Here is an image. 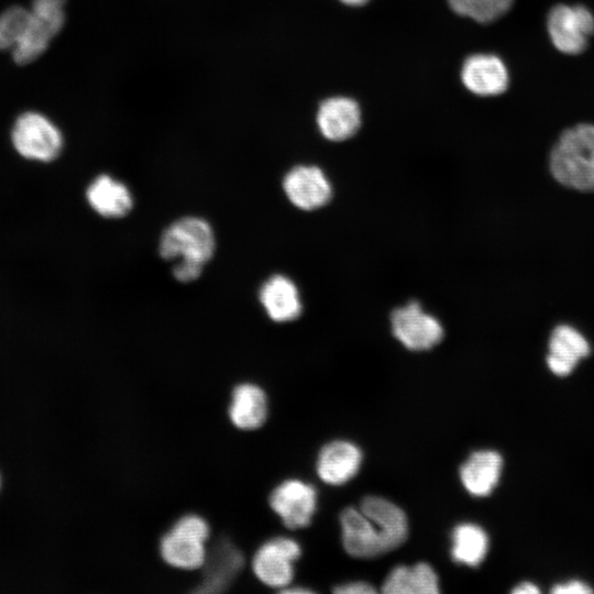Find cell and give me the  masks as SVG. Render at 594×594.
<instances>
[{
  "label": "cell",
  "mask_w": 594,
  "mask_h": 594,
  "mask_svg": "<svg viewBox=\"0 0 594 594\" xmlns=\"http://www.w3.org/2000/svg\"><path fill=\"white\" fill-rule=\"evenodd\" d=\"M340 521L343 548L354 558L385 554L402 546L408 537L404 510L380 496L364 497L359 508H344Z\"/></svg>",
  "instance_id": "1"
},
{
  "label": "cell",
  "mask_w": 594,
  "mask_h": 594,
  "mask_svg": "<svg viewBox=\"0 0 594 594\" xmlns=\"http://www.w3.org/2000/svg\"><path fill=\"white\" fill-rule=\"evenodd\" d=\"M549 165L561 185L594 191V124L579 123L565 129L551 150Z\"/></svg>",
  "instance_id": "2"
},
{
  "label": "cell",
  "mask_w": 594,
  "mask_h": 594,
  "mask_svg": "<svg viewBox=\"0 0 594 594\" xmlns=\"http://www.w3.org/2000/svg\"><path fill=\"white\" fill-rule=\"evenodd\" d=\"M216 238L210 224L198 217H185L163 232L158 252L167 261H185L205 265L213 255Z\"/></svg>",
  "instance_id": "3"
},
{
  "label": "cell",
  "mask_w": 594,
  "mask_h": 594,
  "mask_svg": "<svg viewBox=\"0 0 594 594\" xmlns=\"http://www.w3.org/2000/svg\"><path fill=\"white\" fill-rule=\"evenodd\" d=\"M209 535V525L202 517L194 514L180 517L160 541L162 559L177 569L201 568L207 558Z\"/></svg>",
  "instance_id": "4"
},
{
  "label": "cell",
  "mask_w": 594,
  "mask_h": 594,
  "mask_svg": "<svg viewBox=\"0 0 594 594\" xmlns=\"http://www.w3.org/2000/svg\"><path fill=\"white\" fill-rule=\"evenodd\" d=\"M547 32L554 48L565 55H578L594 35V13L584 4L558 3L547 15Z\"/></svg>",
  "instance_id": "5"
},
{
  "label": "cell",
  "mask_w": 594,
  "mask_h": 594,
  "mask_svg": "<svg viewBox=\"0 0 594 594\" xmlns=\"http://www.w3.org/2000/svg\"><path fill=\"white\" fill-rule=\"evenodd\" d=\"M66 0H32L28 30L11 51L15 63L25 65L40 57L65 23Z\"/></svg>",
  "instance_id": "6"
},
{
  "label": "cell",
  "mask_w": 594,
  "mask_h": 594,
  "mask_svg": "<svg viewBox=\"0 0 594 594\" xmlns=\"http://www.w3.org/2000/svg\"><path fill=\"white\" fill-rule=\"evenodd\" d=\"M11 140L15 151L28 160L51 162L63 148L59 129L36 111L21 113L13 123Z\"/></svg>",
  "instance_id": "7"
},
{
  "label": "cell",
  "mask_w": 594,
  "mask_h": 594,
  "mask_svg": "<svg viewBox=\"0 0 594 594\" xmlns=\"http://www.w3.org/2000/svg\"><path fill=\"white\" fill-rule=\"evenodd\" d=\"M395 338L408 350L426 351L436 346L443 338V327L419 302L410 301L395 309L391 316Z\"/></svg>",
  "instance_id": "8"
},
{
  "label": "cell",
  "mask_w": 594,
  "mask_h": 594,
  "mask_svg": "<svg viewBox=\"0 0 594 594\" xmlns=\"http://www.w3.org/2000/svg\"><path fill=\"white\" fill-rule=\"evenodd\" d=\"M299 544L288 537H275L255 552L252 569L265 585L276 588L288 586L294 578V562L299 559Z\"/></svg>",
  "instance_id": "9"
},
{
  "label": "cell",
  "mask_w": 594,
  "mask_h": 594,
  "mask_svg": "<svg viewBox=\"0 0 594 594\" xmlns=\"http://www.w3.org/2000/svg\"><path fill=\"white\" fill-rule=\"evenodd\" d=\"M270 506L287 528H305L316 510V490L299 480L284 481L271 493Z\"/></svg>",
  "instance_id": "10"
},
{
  "label": "cell",
  "mask_w": 594,
  "mask_h": 594,
  "mask_svg": "<svg viewBox=\"0 0 594 594\" xmlns=\"http://www.w3.org/2000/svg\"><path fill=\"white\" fill-rule=\"evenodd\" d=\"M461 81L473 95L495 97L506 91L509 73L504 61L491 53L468 56L461 67Z\"/></svg>",
  "instance_id": "11"
},
{
  "label": "cell",
  "mask_w": 594,
  "mask_h": 594,
  "mask_svg": "<svg viewBox=\"0 0 594 594\" xmlns=\"http://www.w3.org/2000/svg\"><path fill=\"white\" fill-rule=\"evenodd\" d=\"M283 189L295 207L306 211L323 207L332 196L328 177L314 165L293 167L284 177Z\"/></svg>",
  "instance_id": "12"
},
{
  "label": "cell",
  "mask_w": 594,
  "mask_h": 594,
  "mask_svg": "<svg viewBox=\"0 0 594 594\" xmlns=\"http://www.w3.org/2000/svg\"><path fill=\"white\" fill-rule=\"evenodd\" d=\"M361 120L359 103L344 96L330 97L321 101L316 116L320 133L332 142L352 138L360 129Z\"/></svg>",
  "instance_id": "13"
},
{
  "label": "cell",
  "mask_w": 594,
  "mask_h": 594,
  "mask_svg": "<svg viewBox=\"0 0 594 594\" xmlns=\"http://www.w3.org/2000/svg\"><path fill=\"white\" fill-rule=\"evenodd\" d=\"M590 352V343L582 333L571 326L560 324L549 339L547 365L554 375L566 376Z\"/></svg>",
  "instance_id": "14"
},
{
  "label": "cell",
  "mask_w": 594,
  "mask_h": 594,
  "mask_svg": "<svg viewBox=\"0 0 594 594\" xmlns=\"http://www.w3.org/2000/svg\"><path fill=\"white\" fill-rule=\"evenodd\" d=\"M362 463L358 446L336 440L322 447L317 459L318 476L327 484L341 485L356 475Z\"/></svg>",
  "instance_id": "15"
},
{
  "label": "cell",
  "mask_w": 594,
  "mask_h": 594,
  "mask_svg": "<svg viewBox=\"0 0 594 594\" xmlns=\"http://www.w3.org/2000/svg\"><path fill=\"white\" fill-rule=\"evenodd\" d=\"M267 414V396L258 385L241 383L234 387L228 408L234 427L244 431L258 429L266 421Z\"/></svg>",
  "instance_id": "16"
},
{
  "label": "cell",
  "mask_w": 594,
  "mask_h": 594,
  "mask_svg": "<svg viewBox=\"0 0 594 594\" xmlns=\"http://www.w3.org/2000/svg\"><path fill=\"white\" fill-rule=\"evenodd\" d=\"M260 301L267 316L276 322L293 321L302 310L297 286L284 275H274L262 285Z\"/></svg>",
  "instance_id": "17"
},
{
  "label": "cell",
  "mask_w": 594,
  "mask_h": 594,
  "mask_svg": "<svg viewBox=\"0 0 594 594\" xmlns=\"http://www.w3.org/2000/svg\"><path fill=\"white\" fill-rule=\"evenodd\" d=\"M503 459L497 451L473 452L460 468L464 488L474 496H487L498 483Z\"/></svg>",
  "instance_id": "18"
},
{
  "label": "cell",
  "mask_w": 594,
  "mask_h": 594,
  "mask_svg": "<svg viewBox=\"0 0 594 594\" xmlns=\"http://www.w3.org/2000/svg\"><path fill=\"white\" fill-rule=\"evenodd\" d=\"M86 197L90 207L106 218L123 217L133 206L129 188L106 174L99 175L90 183Z\"/></svg>",
  "instance_id": "19"
},
{
  "label": "cell",
  "mask_w": 594,
  "mask_h": 594,
  "mask_svg": "<svg viewBox=\"0 0 594 594\" xmlns=\"http://www.w3.org/2000/svg\"><path fill=\"white\" fill-rule=\"evenodd\" d=\"M385 594H437L439 580L435 570L426 562L395 566L382 585Z\"/></svg>",
  "instance_id": "20"
},
{
  "label": "cell",
  "mask_w": 594,
  "mask_h": 594,
  "mask_svg": "<svg viewBox=\"0 0 594 594\" xmlns=\"http://www.w3.org/2000/svg\"><path fill=\"white\" fill-rule=\"evenodd\" d=\"M205 575L200 592L223 591L243 565V557L239 549L229 542H222L206 558ZM202 565V566H204Z\"/></svg>",
  "instance_id": "21"
},
{
  "label": "cell",
  "mask_w": 594,
  "mask_h": 594,
  "mask_svg": "<svg viewBox=\"0 0 594 594\" xmlns=\"http://www.w3.org/2000/svg\"><path fill=\"white\" fill-rule=\"evenodd\" d=\"M487 550L488 537L479 525L463 522L453 529L451 554L455 562L476 566L484 560Z\"/></svg>",
  "instance_id": "22"
},
{
  "label": "cell",
  "mask_w": 594,
  "mask_h": 594,
  "mask_svg": "<svg viewBox=\"0 0 594 594\" xmlns=\"http://www.w3.org/2000/svg\"><path fill=\"white\" fill-rule=\"evenodd\" d=\"M459 15L477 23L488 24L504 16L513 7L514 0H447Z\"/></svg>",
  "instance_id": "23"
},
{
  "label": "cell",
  "mask_w": 594,
  "mask_h": 594,
  "mask_svg": "<svg viewBox=\"0 0 594 594\" xmlns=\"http://www.w3.org/2000/svg\"><path fill=\"white\" fill-rule=\"evenodd\" d=\"M31 19L30 8L12 6L0 14V50L12 51L24 36Z\"/></svg>",
  "instance_id": "24"
},
{
  "label": "cell",
  "mask_w": 594,
  "mask_h": 594,
  "mask_svg": "<svg viewBox=\"0 0 594 594\" xmlns=\"http://www.w3.org/2000/svg\"><path fill=\"white\" fill-rule=\"evenodd\" d=\"M204 266L194 262L177 261L173 266V275L182 283L193 282L201 275Z\"/></svg>",
  "instance_id": "25"
},
{
  "label": "cell",
  "mask_w": 594,
  "mask_h": 594,
  "mask_svg": "<svg viewBox=\"0 0 594 594\" xmlns=\"http://www.w3.org/2000/svg\"><path fill=\"white\" fill-rule=\"evenodd\" d=\"M594 590L585 582L580 580H570L558 583L550 590L553 594H588Z\"/></svg>",
  "instance_id": "26"
},
{
  "label": "cell",
  "mask_w": 594,
  "mask_h": 594,
  "mask_svg": "<svg viewBox=\"0 0 594 594\" xmlns=\"http://www.w3.org/2000/svg\"><path fill=\"white\" fill-rule=\"evenodd\" d=\"M337 594H372L375 593L374 586L364 581L348 582L337 585L333 588Z\"/></svg>",
  "instance_id": "27"
},
{
  "label": "cell",
  "mask_w": 594,
  "mask_h": 594,
  "mask_svg": "<svg viewBox=\"0 0 594 594\" xmlns=\"http://www.w3.org/2000/svg\"><path fill=\"white\" fill-rule=\"evenodd\" d=\"M539 592L540 588L529 581H522L516 584L512 590L513 594H537Z\"/></svg>",
  "instance_id": "28"
},
{
  "label": "cell",
  "mask_w": 594,
  "mask_h": 594,
  "mask_svg": "<svg viewBox=\"0 0 594 594\" xmlns=\"http://www.w3.org/2000/svg\"><path fill=\"white\" fill-rule=\"evenodd\" d=\"M283 592L284 593H294V594H296V593H302V594L311 593L310 590L305 588V587H287V586L283 588Z\"/></svg>",
  "instance_id": "29"
},
{
  "label": "cell",
  "mask_w": 594,
  "mask_h": 594,
  "mask_svg": "<svg viewBox=\"0 0 594 594\" xmlns=\"http://www.w3.org/2000/svg\"><path fill=\"white\" fill-rule=\"evenodd\" d=\"M340 1L350 7H360V6H364L369 0H340Z\"/></svg>",
  "instance_id": "30"
}]
</instances>
